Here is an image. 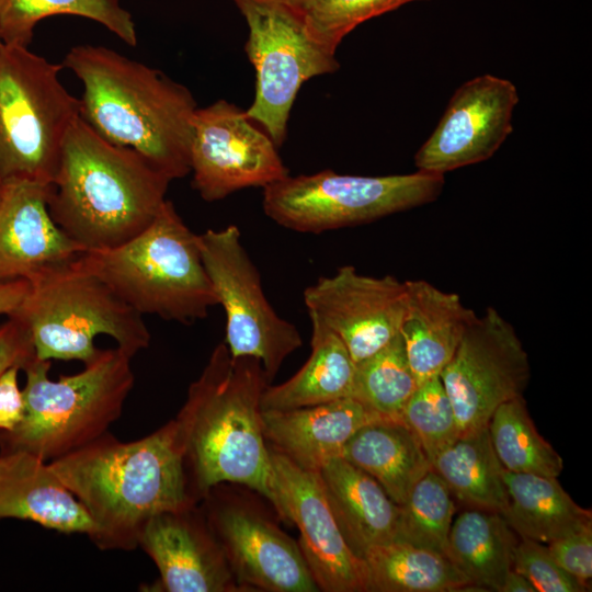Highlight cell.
<instances>
[{"label":"cell","mask_w":592,"mask_h":592,"mask_svg":"<svg viewBox=\"0 0 592 592\" xmlns=\"http://www.w3.org/2000/svg\"><path fill=\"white\" fill-rule=\"evenodd\" d=\"M2 44H3V43H2V39H1V37H0V46H1Z\"/></svg>","instance_id":"44"},{"label":"cell","mask_w":592,"mask_h":592,"mask_svg":"<svg viewBox=\"0 0 592 592\" xmlns=\"http://www.w3.org/2000/svg\"><path fill=\"white\" fill-rule=\"evenodd\" d=\"M122 0H0V37L3 44L29 47L42 20L59 14L95 21L129 46L137 31Z\"/></svg>","instance_id":"30"},{"label":"cell","mask_w":592,"mask_h":592,"mask_svg":"<svg viewBox=\"0 0 592 592\" xmlns=\"http://www.w3.org/2000/svg\"><path fill=\"white\" fill-rule=\"evenodd\" d=\"M555 561L569 574L590 588L592 577V525L547 545Z\"/></svg>","instance_id":"37"},{"label":"cell","mask_w":592,"mask_h":592,"mask_svg":"<svg viewBox=\"0 0 592 592\" xmlns=\"http://www.w3.org/2000/svg\"><path fill=\"white\" fill-rule=\"evenodd\" d=\"M5 519L86 534L91 540L96 535L88 512L48 462L24 451H0V521Z\"/></svg>","instance_id":"21"},{"label":"cell","mask_w":592,"mask_h":592,"mask_svg":"<svg viewBox=\"0 0 592 592\" xmlns=\"http://www.w3.org/2000/svg\"><path fill=\"white\" fill-rule=\"evenodd\" d=\"M29 291V281L16 280L0 283V315H13Z\"/></svg>","instance_id":"40"},{"label":"cell","mask_w":592,"mask_h":592,"mask_svg":"<svg viewBox=\"0 0 592 592\" xmlns=\"http://www.w3.org/2000/svg\"><path fill=\"white\" fill-rule=\"evenodd\" d=\"M454 498L473 508L503 514L509 498L488 426L459 436L431 463Z\"/></svg>","instance_id":"28"},{"label":"cell","mask_w":592,"mask_h":592,"mask_svg":"<svg viewBox=\"0 0 592 592\" xmlns=\"http://www.w3.org/2000/svg\"><path fill=\"white\" fill-rule=\"evenodd\" d=\"M517 103V89L508 79L486 73L462 83L415 152V168L444 175L489 159L511 135Z\"/></svg>","instance_id":"14"},{"label":"cell","mask_w":592,"mask_h":592,"mask_svg":"<svg viewBox=\"0 0 592 592\" xmlns=\"http://www.w3.org/2000/svg\"><path fill=\"white\" fill-rule=\"evenodd\" d=\"M276 511L294 523L299 547L319 588L327 592L369 591L365 561L349 546L327 501L317 473L270 449Z\"/></svg>","instance_id":"15"},{"label":"cell","mask_w":592,"mask_h":592,"mask_svg":"<svg viewBox=\"0 0 592 592\" xmlns=\"http://www.w3.org/2000/svg\"><path fill=\"white\" fill-rule=\"evenodd\" d=\"M417 387L400 334L355 364L353 397L389 419L400 421Z\"/></svg>","instance_id":"32"},{"label":"cell","mask_w":592,"mask_h":592,"mask_svg":"<svg viewBox=\"0 0 592 592\" xmlns=\"http://www.w3.org/2000/svg\"><path fill=\"white\" fill-rule=\"evenodd\" d=\"M50 361L24 365V413L0 451H24L45 462L69 454L106 433L121 417L134 387L132 357L119 348L100 349L76 374L49 377Z\"/></svg>","instance_id":"5"},{"label":"cell","mask_w":592,"mask_h":592,"mask_svg":"<svg viewBox=\"0 0 592 592\" xmlns=\"http://www.w3.org/2000/svg\"><path fill=\"white\" fill-rule=\"evenodd\" d=\"M488 431L502 467L512 473L557 478L563 460L537 432L523 397L513 398L493 412Z\"/></svg>","instance_id":"31"},{"label":"cell","mask_w":592,"mask_h":592,"mask_svg":"<svg viewBox=\"0 0 592 592\" xmlns=\"http://www.w3.org/2000/svg\"><path fill=\"white\" fill-rule=\"evenodd\" d=\"M406 307L399 334L418 386L440 376L476 314L459 295L424 280L405 281Z\"/></svg>","instance_id":"22"},{"label":"cell","mask_w":592,"mask_h":592,"mask_svg":"<svg viewBox=\"0 0 592 592\" xmlns=\"http://www.w3.org/2000/svg\"><path fill=\"white\" fill-rule=\"evenodd\" d=\"M61 64L29 47L0 46V184L49 185L80 102L59 79Z\"/></svg>","instance_id":"8"},{"label":"cell","mask_w":592,"mask_h":592,"mask_svg":"<svg viewBox=\"0 0 592 592\" xmlns=\"http://www.w3.org/2000/svg\"><path fill=\"white\" fill-rule=\"evenodd\" d=\"M512 569L522 573L536 592H584L590 590L555 561L547 546L535 540L521 538L517 542Z\"/></svg>","instance_id":"36"},{"label":"cell","mask_w":592,"mask_h":592,"mask_svg":"<svg viewBox=\"0 0 592 592\" xmlns=\"http://www.w3.org/2000/svg\"><path fill=\"white\" fill-rule=\"evenodd\" d=\"M231 1L248 24L244 50L255 70V94L246 114L280 147L303 83L335 72L340 64L310 37L300 10L277 0Z\"/></svg>","instance_id":"10"},{"label":"cell","mask_w":592,"mask_h":592,"mask_svg":"<svg viewBox=\"0 0 592 592\" xmlns=\"http://www.w3.org/2000/svg\"><path fill=\"white\" fill-rule=\"evenodd\" d=\"M311 322V353L288 380L267 385L261 410H289L353 397L355 363L341 339L315 318Z\"/></svg>","instance_id":"25"},{"label":"cell","mask_w":592,"mask_h":592,"mask_svg":"<svg viewBox=\"0 0 592 592\" xmlns=\"http://www.w3.org/2000/svg\"><path fill=\"white\" fill-rule=\"evenodd\" d=\"M78 263L143 316L192 323L218 305L198 235L168 200L138 236L113 249L84 251Z\"/></svg>","instance_id":"6"},{"label":"cell","mask_w":592,"mask_h":592,"mask_svg":"<svg viewBox=\"0 0 592 592\" xmlns=\"http://www.w3.org/2000/svg\"><path fill=\"white\" fill-rule=\"evenodd\" d=\"M170 182L143 156L109 143L79 116L62 144L48 210L84 251L113 249L155 220Z\"/></svg>","instance_id":"4"},{"label":"cell","mask_w":592,"mask_h":592,"mask_svg":"<svg viewBox=\"0 0 592 592\" xmlns=\"http://www.w3.org/2000/svg\"><path fill=\"white\" fill-rule=\"evenodd\" d=\"M20 371L13 366L0 377V433L12 432L23 418L24 399L18 383Z\"/></svg>","instance_id":"39"},{"label":"cell","mask_w":592,"mask_h":592,"mask_svg":"<svg viewBox=\"0 0 592 592\" xmlns=\"http://www.w3.org/2000/svg\"><path fill=\"white\" fill-rule=\"evenodd\" d=\"M239 585L271 592H317L298 544L274 524L236 506L210 517V526Z\"/></svg>","instance_id":"17"},{"label":"cell","mask_w":592,"mask_h":592,"mask_svg":"<svg viewBox=\"0 0 592 592\" xmlns=\"http://www.w3.org/2000/svg\"><path fill=\"white\" fill-rule=\"evenodd\" d=\"M414 1L425 0H317L303 10L310 37L330 54L357 25Z\"/></svg>","instance_id":"35"},{"label":"cell","mask_w":592,"mask_h":592,"mask_svg":"<svg viewBox=\"0 0 592 592\" xmlns=\"http://www.w3.org/2000/svg\"><path fill=\"white\" fill-rule=\"evenodd\" d=\"M205 270L226 316L231 356L258 358L271 383L283 362L301 346L298 329L280 317L263 292L260 273L236 225L198 235Z\"/></svg>","instance_id":"11"},{"label":"cell","mask_w":592,"mask_h":592,"mask_svg":"<svg viewBox=\"0 0 592 592\" xmlns=\"http://www.w3.org/2000/svg\"><path fill=\"white\" fill-rule=\"evenodd\" d=\"M400 421L417 437L430 463L459 437L455 411L440 376L417 387Z\"/></svg>","instance_id":"34"},{"label":"cell","mask_w":592,"mask_h":592,"mask_svg":"<svg viewBox=\"0 0 592 592\" xmlns=\"http://www.w3.org/2000/svg\"><path fill=\"white\" fill-rule=\"evenodd\" d=\"M369 591L452 592L478 590L445 556L394 540L367 549Z\"/></svg>","instance_id":"29"},{"label":"cell","mask_w":592,"mask_h":592,"mask_svg":"<svg viewBox=\"0 0 592 592\" xmlns=\"http://www.w3.org/2000/svg\"><path fill=\"white\" fill-rule=\"evenodd\" d=\"M48 464L88 512L103 550L137 548L151 517L194 506L197 497L174 419L132 442L107 431Z\"/></svg>","instance_id":"1"},{"label":"cell","mask_w":592,"mask_h":592,"mask_svg":"<svg viewBox=\"0 0 592 592\" xmlns=\"http://www.w3.org/2000/svg\"><path fill=\"white\" fill-rule=\"evenodd\" d=\"M399 508L395 540L446 557L456 508L454 497L443 479L431 468L417 481Z\"/></svg>","instance_id":"33"},{"label":"cell","mask_w":592,"mask_h":592,"mask_svg":"<svg viewBox=\"0 0 592 592\" xmlns=\"http://www.w3.org/2000/svg\"><path fill=\"white\" fill-rule=\"evenodd\" d=\"M340 456L372 476L398 505L431 468L413 433L397 420L361 428L343 446Z\"/></svg>","instance_id":"24"},{"label":"cell","mask_w":592,"mask_h":592,"mask_svg":"<svg viewBox=\"0 0 592 592\" xmlns=\"http://www.w3.org/2000/svg\"><path fill=\"white\" fill-rule=\"evenodd\" d=\"M49 185L14 182L0 197V283L32 278L66 265L84 250L48 210Z\"/></svg>","instance_id":"19"},{"label":"cell","mask_w":592,"mask_h":592,"mask_svg":"<svg viewBox=\"0 0 592 592\" xmlns=\"http://www.w3.org/2000/svg\"><path fill=\"white\" fill-rule=\"evenodd\" d=\"M444 175L423 171L364 177L323 170L263 187L265 215L298 232L356 226L428 204L441 194Z\"/></svg>","instance_id":"9"},{"label":"cell","mask_w":592,"mask_h":592,"mask_svg":"<svg viewBox=\"0 0 592 592\" xmlns=\"http://www.w3.org/2000/svg\"><path fill=\"white\" fill-rule=\"evenodd\" d=\"M277 148L246 110L226 100L197 107L190 148L193 187L204 201L215 202L242 189L280 181L288 169Z\"/></svg>","instance_id":"13"},{"label":"cell","mask_w":592,"mask_h":592,"mask_svg":"<svg viewBox=\"0 0 592 592\" xmlns=\"http://www.w3.org/2000/svg\"><path fill=\"white\" fill-rule=\"evenodd\" d=\"M499 592H536L531 582L520 572L511 570Z\"/></svg>","instance_id":"41"},{"label":"cell","mask_w":592,"mask_h":592,"mask_svg":"<svg viewBox=\"0 0 592 592\" xmlns=\"http://www.w3.org/2000/svg\"><path fill=\"white\" fill-rule=\"evenodd\" d=\"M304 303L309 318L334 332L357 364L399 334L406 285L391 275H363L345 265L308 286Z\"/></svg>","instance_id":"16"},{"label":"cell","mask_w":592,"mask_h":592,"mask_svg":"<svg viewBox=\"0 0 592 592\" xmlns=\"http://www.w3.org/2000/svg\"><path fill=\"white\" fill-rule=\"evenodd\" d=\"M517 538L502 514L465 510L452 522L446 557L480 591H500L512 570Z\"/></svg>","instance_id":"27"},{"label":"cell","mask_w":592,"mask_h":592,"mask_svg":"<svg viewBox=\"0 0 592 592\" xmlns=\"http://www.w3.org/2000/svg\"><path fill=\"white\" fill-rule=\"evenodd\" d=\"M267 385L258 358L234 357L225 343L215 346L190 385L174 420L197 497L221 482H236L276 506L273 466L261 424L260 403Z\"/></svg>","instance_id":"3"},{"label":"cell","mask_w":592,"mask_h":592,"mask_svg":"<svg viewBox=\"0 0 592 592\" xmlns=\"http://www.w3.org/2000/svg\"><path fill=\"white\" fill-rule=\"evenodd\" d=\"M277 1L303 11L307 9L309 5H311L312 3H315L317 0H277Z\"/></svg>","instance_id":"42"},{"label":"cell","mask_w":592,"mask_h":592,"mask_svg":"<svg viewBox=\"0 0 592 592\" xmlns=\"http://www.w3.org/2000/svg\"><path fill=\"white\" fill-rule=\"evenodd\" d=\"M317 475L340 531L358 557L396 539L400 508L372 476L341 456L326 462Z\"/></svg>","instance_id":"23"},{"label":"cell","mask_w":592,"mask_h":592,"mask_svg":"<svg viewBox=\"0 0 592 592\" xmlns=\"http://www.w3.org/2000/svg\"><path fill=\"white\" fill-rule=\"evenodd\" d=\"M78 258L29 281L13 314L27 325L36 357L86 364L100 350L95 338L104 334L133 358L150 343L144 316L83 269Z\"/></svg>","instance_id":"7"},{"label":"cell","mask_w":592,"mask_h":592,"mask_svg":"<svg viewBox=\"0 0 592 592\" xmlns=\"http://www.w3.org/2000/svg\"><path fill=\"white\" fill-rule=\"evenodd\" d=\"M35 356L27 325L16 315L8 316L0 325V377L13 366L22 371Z\"/></svg>","instance_id":"38"},{"label":"cell","mask_w":592,"mask_h":592,"mask_svg":"<svg viewBox=\"0 0 592 592\" xmlns=\"http://www.w3.org/2000/svg\"><path fill=\"white\" fill-rule=\"evenodd\" d=\"M61 65L81 81L80 117L99 136L136 151L171 181L190 173L197 105L185 86L104 46H73Z\"/></svg>","instance_id":"2"},{"label":"cell","mask_w":592,"mask_h":592,"mask_svg":"<svg viewBox=\"0 0 592 592\" xmlns=\"http://www.w3.org/2000/svg\"><path fill=\"white\" fill-rule=\"evenodd\" d=\"M440 378L462 436L488 426L499 406L523 395L528 356L513 326L488 307L468 325Z\"/></svg>","instance_id":"12"},{"label":"cell","mask_w":592,"mask_h":592,"mask_svg":"<svg viewBox=\"0 0 592 592\" xmlns=\"http://www.w3.org/2000/svg\"><path fill=\"white\" fill-rule=\"evenodd\" d=\"M385 420L392 419L354 397L289 410H261L262 432L272 449L312 473L340 456L361 428Z\"/></svg>","instance_id":"20"},{"label":"cell","mask_w":592,"mask_h":592,"mask_svg":"<svg viewBox=\"0 0 592 592\" xmlns=\"http://www.w3.org/2000/svg\"><path fill=\"white\" fill-rule=\"evenodd\" d=\"M1 193H2V185L0 184V197H1Z\"/></svg>","instance_id":"43"},{"label":"cell","mask_w":592,"mask_h":592,"mask_svg":"<svg viewBox=\"0 0 592 592\" xmlns=\"http://www.w3.org/2000/svg\"><path fill=\"white\" fill-rule=\"evenodd\" d=\"M509 503L502 514L520 538L549 544L592 525V513L578 505L557 478L502 468Z\"/></svg>","instance_id":"26"},{"label":"cell","mask_w":592,"mask_h":592,"mask_svg":"<svg viewBox=\"0 0 592 592\" xmlns=\"http://www.w3.org/2000/svg\"><path fill=\"white\" fill-rule=\"evenodd\" d=\"M138 547L157 566L160 591L228 592L241 588L194 506L151 517L139 534Z\"/></svg>","instance_id":"18"}]
</instances>
